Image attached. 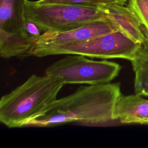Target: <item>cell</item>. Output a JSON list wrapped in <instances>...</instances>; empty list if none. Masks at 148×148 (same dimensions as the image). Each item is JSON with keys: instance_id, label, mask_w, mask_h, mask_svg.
<instances>
[{"instance_id": "obj_15", "label": "cell", "mask_w": 148, "mask_h": 148, "mask_svg": "<svg viewBox=\"0 0 148 148\" xmlns=\"http://www.w3.org/2000/svg\"><path fill=\"white\" fill-rule=\"evenodd\" d=\"M21 34L27 37L35 39L42 34V32L34 22L25 19L22 26Z\"/></svg>"}, {"instance_id": "obj_7", "label": "cell", "mask_w": 148, "mask_h": 148, "mask_svg": "<svg viewBox=\"0 0 148 148\" xmlns=\"http://www.w3.org/2000/svg\"><path fill=\"white\" fill-rule=\"evenodd\" d=\"M116 31H120L135 42L142 44L145 35L142 24L133 10L127 5L108 4L98 7Z\"/></svg>"}, {"instance_id": "obj_8", "label": "cell", "mask_w": 148, "mask_h": 148, "mask_svg": "<svg viewBox=\"0 0 148 148\" xmlns=\"http://www.w3.org/2000/svg\"><path fill=\"white\" fill-rule=\"evenodd\" d=\"M114 117L122 124L148 123V100L137 94L123 95L118 98L114 107Z\"/></svg>"}, {"instance_id": "obj_16", "label": "cell", "mask_w": 148, "mask_h": 148, "mask_svg": "<svg viewBox=\"0 0 148 148\" xmlns=\"http://www.w3.org/2000/svg\"><path fill=\"white\" fill-rule=\"evenodd\" d=\"M147 125H148V123H147Z\"/></svg>"}, {"instance_id": "obj_5", "label": "cell", "mask_w": 148, "mask_h": 148, "mask_svg": "<svg viewBox=\"0 0 148 148\" xmlns=\"http://www.w3.org/2000/svg\"><path fill=\"white\" fill-rule=\"evenodd\" d=\"M121 66L114 62L90 60L86 56L70 54L49 65L45 75L61 79L65 84L97 85L110 83Z\"/></svg>"}, {"instance_id": "obj_13", "label": "cell", "mask_w": 148, "mask_h": 148, "mask_svg": "<svg viewBox=\"0 0 148 148\" xmlns=\"http://www.w3.org/2000/svg\"><path fill=\"white\" fill-rule=\"evenodd\" d=\"M135 72V94L140 96H148V69L139 68Z\"/></svg>"}, {"instance_id": "obj_3", "label": "cell", "mask_w": 148, "mask_h": 148, "mask_svg": "<svg viewBox=\"0 0 148 148\" xmlns=\"http://www.w3.org/2000/svg\"><path fill=\"white\" fill-rule=\"evenodd\" d=\"M142 44L116 31L84 41L60 45H35L30 56L42 57L58 54H77L102 59L131 61Z\"/></svg>"}, {"instance_id": "obj_4", "label": "cell", "mask_w": 148, "mask_h": 148, "mask_svg": "<svg viewBox=\"0 0 148 148\" xmlns=\"http://www.w3.org/2000/svg\"><path fill=\"white\" fill-rule=\"evenodd\" d=\"M24 19L34 22L42 33L46 31H65L95 21L107 19L99 8L66 4L40 3L26 0Z\"/></svg>"}, {"instance_id": "obj_11", "label": "cell", "mask_w": 148, "mask_h": 148, "mask_svg": "<svg viewBox=\"0 0 148 148\" xmlns=\"http://www.w3.org/2000/svg\"><path fill=\"white\" fill-rule=\"evenodd\" d=\"M36 2L40 3H66L98 8L108 4L125 5L127 0H38Z\"/></svg>"}, {"instance_id": "obj_9", "label": "cell", "mask_w": 148, "mask_h": 148, "mask_svg": "<svg viewBox=\"0 0 148 148\" xmlns=\"http://www.w3.org/2000/svg\"><path fill=\"white\" fill-rule=\"evenodd\" d=\"M35 45V39L20 32L0 29V56L3 58L30 56Z\"/></svg>"}, {"instance_id": "obj_6", "label": "cell", "mask_w": 148, "mask_h": 148, "mask_svg": "<svg viewBox=\"0 0 148 148\" xmlns=\"http://www.w3.org/2000/svg\"><path fill=\"white\" fill-rule=\"evenodd\" d=\"M116 31L109 20L103 19L65 31L45 32L35 39V45H60L76 43Z\"/></svg>"}, {"instance_id": "obj_10", "label": "cell", "mask_w": 148, "mask_h": 148, "mask_svg": "<svg viewBox=\"0 0 148 148\" xmlns=\"http://www.w3.org/2000/svg\"><path fill=\"white\" fill-rule=\"evenodd\" d=\"M26 0H0V29L21 33Z\"/></svg>"}, {"instance_id": "obj_2", "label": "cell", "mask_w": 148, "mask_h": 148, "mask_svg": "<svg viewBox=\"0 0 148 148\" xmlns=\"http://www.w3.org/2000/svg\"><path fill=\"white\" fill-rule=\"evenodd\" d=\"M60 79L45 75L31 76L0 101V121L9 128L24 127L26 123L57 99L64 86Z\"/></svg>"}, {"instance_id": "obj_1", "label": "cell", "mask_w": 148, "mask_h": 148, "mask_svg": "<svg viewBox=\"0 0 148 148\" xmlns=\"http://www.w3.org/2000/svg\"><path fill=\"white\" fill-rule=\"evenodd\" d=\"M121 95L120 83L81 86L73 93L57 99L49 108L29 120L24 127L110 122L115 120L114 107Z\"/></svg>"}, {"instance_id": "obj_14", "label": "cell", "mask_w": 148, "mask_h": 148, "mask_svg": "<svg viewBox=\"0 0 148 148\" xmlns=\"http://www.w3.org/2000/svg\"><path fill=\"white\" fill-rule=\"evenodd\" d=\"M131 62L134 71L141 68L148 69V36L146 35L144 42Z\"/></svg>"}, {"instance_id": "obj_12", "label": "cell", "mask_w": 148, "mask_h": 148, "mask_svg": "<svg viewBox=\"0 0 148 148\" xmlns=\"http://www.w3.org/2000/svg\"><path fill=\"white\" fill-rule=\"evenodd\" d=\"M128 6L139 19L143 32L148 36V0H128Z\"/></svg>"}]
</instances>
